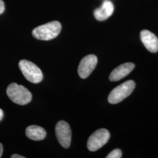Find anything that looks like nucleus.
I'll return each mask as SVG.
<instances>
[{
	"mask_svg": "<svg viewBox=\"0 0 158 158\" xmlns=\"http://www.w3.org/2000/svg\"><path fill=\"white\" fill-rule=\"evenodd\" d=\"M141 40L147 49L152 53L158 51V39L156 36L148 30H143L140 34Z\"/></svg>",
	"mask_w": 158,
	"mask_h": 158,
	"instance_id": "8",
	"label": "nucleus"
},
{
	"mask_svg": "<svg viewBox=\"0 0 158 158\" xmlns=\"http://www.w3.org/2000/svg\"><path fill=\"white\" fill-rule=\"evenodd\" d=\"M122 157V151L119 149H115L110 153L107 158H121Z\"/></svg>",
	"mask_w": 158,
	"mask_h": 158,
	"instance_id": "12",
	"label": "nucleus"
},
{
	"mask_svg": "<svg viewBox=\"0 0 158 158\" xmlns=\"http://www.w3.org/2000/svg\"><path fill=\"white\" fill-rule=\"evenodd\" d=\"M135 68V64L133 63L128 62L119 65L113 70L111 73L109 79L111 81H116L123 79L128 75Z\"/></svg>",
	"mask_w": 158,
	"mask_h": 158,
	"instance_id": "9",
	"label": "nucleus"
},
{
	"mask_svg": "<svg viewBox=\"0 0 158 158\" xmlns=\"http://www.w3.org/2000/svg\"><path fill=\"white\" fill-rule=\"evenodd\" d=\"M27 137L34 141H42L45 138L46 132L45 129L38 125L29 126L25 131Z\"/></svg>",
	"mask_w": 158,
	"mask_h": 158,
	"instance_id": "11",
	"label": "nucleus"
},
{
	"mask_svg": "<svg viewBox=\"0 0 158 158\" xmlns=\"http://www.w3.org/2000/svg\"><path fill=\"white\" fill-rule=\"evenodd\" d=\"M135 87L133 80H128L114 89L110 93L108 100L110 104H115L122 102L132 93Z\"/></svg>",
	"mask_w": 158,
	"mask_h": 158,
	"instance_id": "3",
	"label": "nucleus"
},
{
	"mask_svg": "<svg viewBox=\"0 0 158 158\" xmlns=\"http://www.w3.org/2000/svg\"><path fill=\"white\" fill-rule=\"evenodd\" d=\"M57 139L60 144L64 148H69L72 140V131L67 122L60 121L57 123L55 128Z\"/></svg>",
	"mask_w": 158,
	"mask_h": 158,
	"instance_id": "6",
	"label": "nucleus"
},
{
	"mask_svg": "<svg viewBox=\"0 0 158 158\" xmlns=\"http://www.w3.org/2000/svg\"><path fill=\"white\" fill-rule=\"evenodd\" d=\"M114 5L110 1H105L102 6L95 10L94 15L96 19L100 21L106 20L114 12Z\"/></svg>",
	"mask_w": 158,
	"mask_h": 158,
	"instance_id": "10",
	"label": "nucleus"
},
{
	"mask_svg": "<svg viewBox=\"0 0 158 158\" xmlns=\"http://www.w3.org/2000/svg\"><path fill=\"white\" fill-rule=\"evenodd\" d=\"M97 57L94 55H89L83 57L80 61L78 68V73L82 79L88 77L97 64Z\"/></svg>",
	"mask_w": 158,
	"mask_h": 158,
	"instance_id": "7",
	"label": "nucleus"
},
{
	"mask_svg": "<svg viewBox=\"0 0 158 158\" xmlns=\"http://www.w3.org/2000/svg\"><path fill=\"white\" fill-rule=\"evenodd\" d=\"M61 29L60 23L52 21L35 28L32 31V35L37 40H49L56 38L60 34Z\"/></svg>",
	"mask_w": 158,
	"mask_h": 158,
	"instance_id": "1",
	"label": "nucleus"
},
{
	"mask_svg": "<svg viewBox=\"0 0 158 158\" xmlns=\"http://www.w3.org/2000/svg\"><path fill=\"white\" fill-rule=\"evenodd\" d=\"M110 137V134L107 130L102 128L97 130L88 139V149L91 152L98 150L107 143Z\"/></svg>",
	"mask_w": 158,
	"mask_h": 158,
	"instance_id": "5",
	"label": "nucleus"
},
{
	"mask_svg": "<svg viewBox=\"0 0 158 158\" xmlns=\"http://www.w3.org/2000/svg\"><path fill=\"white\" fill-rule=\"evenodd\" d=\"M20 69L25 78L32 83H39L43 79V73L34 63L27 60H22L19 62Z\"/></svg>",
	"mask_w": 158,
	"mask_h": 158,
	"instance_id": "4",
	"label": "nucleus"
},
{
	"mask_svg": "<svg viewBox=\"0 0 158 158\" xmlns=\"http://www.w3.org/2000/svg\"><path fill=\"white\" fill-rule=\"evenodd\" d=\"M11 158H25L24 156H21V155H18V154H14V155H12L11 156Z\"/></svg>",
	"mask_w": 158,
	"mask_h": 158,
	"instance_id": "14",
	"label": "nucleus"
},
{
	"mask_svg": "<svg viewBox=\"0 0 158 158\" xmlns=\"http://www.w3.org/2000/svg\"><path fill=\"white\" fill-rule=\"evenodd\" d=\"M2 152H3V146H2V143H0V158H1V156H2Z\"/></svg>",
	"mask_w": 158,
	"mask_h": 158,
	"instance_id": "15",
	"label": "nucleus"
},
{
	"mask_svg": "<svg viewBox=\"0 0 158 158\" xmlns=\"http://www.w3.org/2000/svg\"><path fill=\"white\" fill-rule=\"evenodd\" d=\"M3 116H4V113L2 110L0 108V121L2 120V119L3 118Z\"/></svg>",
	"mask_w": 158,
	"mask_h": 158,
	"instance_id": "16",
	"label": "nucleus"
},
{
	"mask_svg": "<svg viewBox=\"0 0 158 158\" xmlns=\"http://www.w3.org/2000/svg\"><path fill=\"white\" fill-rule=\"evenodd\" d=\"M5 11V4L2 0H0V14H2Z\"/></svg>",
	"mask_w": 158,
	"mask_h": 158,
	"instance_id": "13",
	"label": "nucleus"
},
{
	"mask_svg": "<svg viewBox=\"0 0 158 158\" xmlns=\"http://www.w3.org/2000/svg\"><path fill=\"white\" fill-rule=\"evenodd\" d=\"M6 94L12 102L21 106L28 104L32 100L31 92L24 86L15 83L8 86Z\"/></svg>",
	"mask_w": 158,
	"mask_h": 158,
	"instance_id": "2",
	"label": "nucleus"
}]
</instances>
